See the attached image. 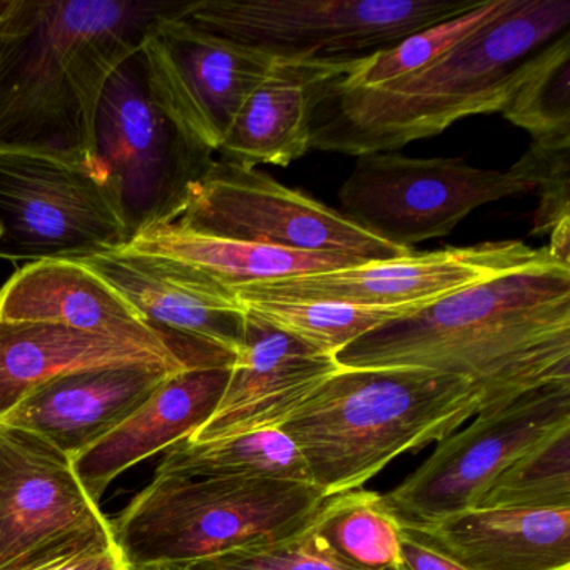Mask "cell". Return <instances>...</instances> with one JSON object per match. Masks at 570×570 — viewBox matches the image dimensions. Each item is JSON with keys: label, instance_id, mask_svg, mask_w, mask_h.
<instances>
[{"label": "cell", "instance_id": "f546056e", "mask_svg": "<svg viewBox=\"0 0 570 570\" xmlns=\"http://www.w3.org/2000/svg\"><path fill=\"white\" fill-rule=\"evenodd\" d=\"M510 169L532 183L539 195L533 236H550L570 223V136L532 139L525 155Z\"/></svg>", "mask_w": 570, "mask_h": 570}, {"label": "cell", "instance_id": "3957f363", "mask_svg": "<svg viewBox=\"0 0 570 570\" xmlns=\"http://www.w3.org/2000/svg\"><path fill=\"white\" fill-rule=\"evenodd\" d=\"M189 2L38 0L24 35L0 42V148L96 155L99 102L146 32Z\"/></svg>", "mask_w": 570, "mask_h": 570}, {"label": "cell", "instance_id": "e0dca14e", "mask_svg": "<svg viewBox=\"0 0 570 570\" xmlns=\"http://www.w3.org/2000/svg\"><path fill=\"white\" fill-rule=\"evenodd\" d=\"M342 366L335 356L246 313L245 343L212 419L189 442L275 429Z\"/></svg>", "mask_w": 570, "mask_h": 570}, {"label": "cell", "instance_id": "44dd1931", "mask_svg": "<svg viewBox=\"0 0 570 570\" xmlns=\"http://www.w3.org/2000/svg\"><path fill=\"white\" fill-rule=\"evenodd\" d=\"M362 61V59H360ZM358 61L273 62L268 76L243 102L218 148L225 161L256 168L289 166L309 151L312 121L330 82Z\"/></svg>", "mask_w": 570, "mask_h": 570}, {"label": "cell", "instance_id": "2e32d148", "mask_svg": "<svg viewBox=\"0 0 570 570\" xmlns=\"http://www.w3.org/2000/svg\"><path fill=\"white\" fill-rule=\"evenodd\" d=\"M0 320L45 323L171 350L189 370L232 366L225 350L193 348L166 338L98 273L79 259H42L16 272L0 288Z\"/></svg>", "mask_w": 570, "mask_h": 570}, {"label": "cell", "instance_id": "52a82bcc", "mask_svg": "<svg viewBox=\"0 0 570 570\" xmlns=\"http://www.w3.org/2000/svg\"><path fill=\"white\" fill-rule=\"evenodd\" d=\"M96 155L108 173L131 239L173 225L216 153L186 131L155 98L141 52L109 79L96 118Z\"/></svg>", "mask_w": 570, "mask_h": 570}, {"label": "cell", "instance_id": "4316f807", "mask_svg": "<svg viewBox=\"0 0 570 570\" xmlns=\"http://www.w3.org/2000/svg\"><path fill=\"white\" fill-rule=\"evenodd\" d=\"M513 4L515 0H482L466 14L439 22L396 42L392 48L362 59L348 75L336 79L335 85L345 89L376 88L415 75L505 14Z\"/></svg>", "mask_w": 570, "mask_h": 570}, {"label": "cell", "instance_id": "5bb4252c", "mask_svg": "<svg viewBox=\"0 0 570 570\" xmlns=\"http://www.w3.org/2000/svg\"><path fill=\"white\" fill-rule=\"evenodd\" d=\"M139 52L153 98L215 153L243 102L275 62L265 52L198 28L185 16L151 26Z\"/></svg>", "mask_w": 570, "mask_h": 570}, {"label": "cell", "instance_id": "277c9868", "mask_svg": "<svg viewBox=\"0 0 570 570\" xmlns=\"http://www.w3.org/2000/svg\"><path fill=\"white\" fill-rule=\"evenodd\" d=\"M485 409L472 380L433 370L340 368L279 429L325 495L356 490L406 452L449 436Z\"/></svg>", "mask_w": 570, "mask_h": 570}, {"label": "cell", "instance_id": "30bf717a", "mask_svg": "<svg viewBox=\"0 0 570 570\" xmlns=\"http://www.w3.org/2000/svg\"><path fill=\"white\" fill-rule=\"evenodd\" d=\"M111 547V523L72 460L42 436L0 420V570L38 569Z\"/></svg>", "mask_w": 570, "mask_h": 570}, {"label": "cell", "instance_id": "d4e9b609", "mask_svg": "<svg viewBox=\"0 0 570 570\" xmlns=\"http://www.w3.org/2000/svg\"><path fill=\"white\" fill-rule=\"evenodd\" d=\"M315 539L348 566L365 570L399 567L402 530L382 493L348 490L328 497L309 522Z\"/></svg>", "mask_w": 570, "mask_h": 570}, {"label": "cell", "instance_id": "9a60e30c", "mask_svg": "<svg viewBox=\"0 0 570 570\" xmlns=\"http://www.w3.org/2000/svg\"><path fill=\"white\" fill-rule=\"evenodd\" d=\"M121 293L151 328L179 345L238 356L246 312L232 289L163 256L122 248L79 259Z\"/></svg>", "mask_w": 570, "mask_h": 570}, {"label": "cell", "instance_id": "cb8c5ba5", "mask_svg": "<svg viewBox=\"0 0 570 570\" xmlns=\"http://www.w3.org/2000/svg\"><path fill=\"white\" fill-rule=\"evenodd\" d=\"M156 475L312 483L298 449L279 426L212 442L181 440L168 450Z\"/></svg>", "mask_w": 570, "mask_h": 570}, {"label": "cell", "instance_id": "7a4b0ae2", "mask_svg": "<svg viewBox=\"0 0 570 570\" xmlns=\"http://www.w3.org/2000/svg\"><path fill=\"white\" fill-rule=\"evenodd\" d=\"M570 31V0L512 9L429 68L376 88H325L309 148L362 156L433 138L470 116L502 112L537 56Z\"/></svg>", "mask_w": 570, "mask_h": 570}, {"label": "cell", "instance_id": "7c38bea8", "mask_svg": "<svg viewBox=\"0 0 570 570\" xmlns=\"http://www.w3.org/2000/svg\"><path fill=\"white\" fill-rule=\"evenodd\" d=\"M569 423L570 382L539 386L483 409L465 429L440 440L419 469L383 493V502L400 523L410 525L475 509L512 460Z\"/></svg>", "mask_w": 570, "mask_h": 570}, {"label": "cell", "instance_id": "ba28073f", "mask_svg": "<svg viewBox=\"0 0 570 570\" xmlns=\"http://www.w3.org/2000/svg\"><path fill=\"white\" fill-rule=\"evenodd\" d=\"M0 258L82 259L131 242L98 156L0 148Z\"/></svg>", "mask_w": 570, "mask_h": 570}, {"label": "cell", "instance_id": "4fadbf2b", "mask_svg": "<svg viewBox=\"0 0 570 570\" xmlns=\"http://www.w3.org/2000/svg\"><path fill=\"white\" fill-rule=\"evenodd\" d=\"M557 263L559 259L550 255L547 246L532 248L513 239L487 242L462 248L412 252L399 258L360 263L333 272L249 283L235 286L232 292L238 302L313 299L396 308L433 303L479 283Z\"/></svg>", "mask_w": 570, "mask_h": 570}, {"label": "cell", "instance_id": "ac0fdd59", "mask_svg": "<svg viewBox=\"0 0 570 570\" xmlns=\"http://www.w3.org/2000/svg\"><path fill=\"white\" fill-rule=\"evenodd\" d=\"M232 366L185 370L169 375L121 425L72 459L92 502L109 483L155 453L191 439L218 409Z\"/></svg>", "mask_w": 570, "mask_h": 570}, {"label": "cell", "instance_id": "83f0119b", "mask_svg": "<svg viewBox=\"0 0 570 570\" xmlns=\"http://www.w3.org/2000/svg\"><path fill=\"white\" fill-rule=\"evenodd\" d=\"M570 507V423L523 450L487 487L475 509Z\"/></svg>", "mask_w": 570, "mask_h": 570}, {"label": "cell", "instance_id": "603a6c76", "mask_svg": "<svg viewBox=\"0 0 570 570\" xmlns=\"http://www.w3.org/2000/svg\"><path fill=\"white\" fill-rule=\"evenodd\" d=\"M125 248L175 259L205 273L229 289L249 283L333 272L365 263L328 253L295 252L255 243L213 238L186 232L175 223L135 236Z\"/></svg>", "mask_w": 570, "mask_h": 570}, {"label": "cell", "instance_id": "5b68a950", "mask_svg": "<svg viewBox=\"0 0 570 570\" xmlns=\"http://www.w3.org/2000/svg\"><path fill=\"white\" fill-rule=\"evenodd\" d=\"M326 500L312 483L156 475L109 523L126 566H188L298 532Z\"/></svg>", "mask_w": 570, "mask_h": 570}, {"label": "cell", "instance_id": "e575fe53", "mask_svg": "<svg viewBox=\"0 0 570 570\" xmlns=\"http://www.w3.org/2000/svg\"><path fill=\"white\" fill-rule=\"evenodd\" d=\"M126 570H186L185 566H142L126 567Z\"/></svg>", "mask_w": 570, "mask_h": 570}, {"label": "cell", "instance_id": "8fae6325", "mask_svg": "<svg viewBox=\"0 0 570 570\" xmlns=\"http://www.w3.org/2000/svg\"><path fill=\"white\" fill-rule=\"evenodd\" d=\"M186 232L295 252L383 262L413 249L389 245L338 209L266 173L216 159L175 223Z\"/></svg>", "mask_w": 570, "mask_h": 570}, {"label": "cell", "instance_id": "d6986e66", "mask_svg": "<svg viewBox=\"0 0 570 570\" xmlns=\"http://www.w3.org/2000/svg\"><path fill=\"white\" fill-rule=\"evenodd\" d=\"M173 373L155 365L72 373L36 390L0 420L42 436L72 460L121 425Z\"/></svg>", "mask_w": 570, "mask_h": 570}, {"label": "cell", "instance_id": "f1b7e54d", "mask_svg": "<svg viewBox=\"0 0 570 570\" xmlns=\"http://www.w3.org/2000/svg\"><path fill=\"white\" fill-rule=\"evenodd\" d=\"M502 115L532 139L570 136V31L537 56Z\"/></svg>", "mask_w": 570, "mask_h": 570}, {"label": "cell", "instance_id": "7402d4cb", "mask_svg": "<svg viewBox=\"0 0 570 570\" xmlns=\"http://www.w3.org/2000/svg\"><path fill=\"white\" fill-rule=\"evenodd\" d=\"M129 365L189 370L166 346L66 326L0 320V419L32 392L62 376Z\"/></svg>", "mask_w": 570, "mask_h": 570}, {"label": "cell", "instance_id": "8992f818", "mask_svg": "<svg viewBox=\"0 0 570 570\" xmlns=\"http://www.w3.org/2000/svg\"><path fill=\"white\" fill-rule=\"evenodd\" d=\"M482 0H191L198 28L276 61L350 62L370 58Z\"/></svg>", "mask_w": 570, "mask_h": 570}, {"label": "cell", "instance_id": "6da1fadb", "mask_svg": "<svg viewBox=\"0 0 570 570\" xmlns=\"http://www.w3.org/2000/svg\"><path fill=\"white\" fill-rule=\"evenodd\" d=\"M335 360L343 368L465 376L483 390L485 409L570 382V266H535L459 289L360 336Z\"/></svg>", "mask_w": 570, "mask_h": 570}, {"label": "cell", "instance_id": "d6a6232c", "mask_svg": "<svg viewBox=\"0 0 570 570\" xmlns=\"http://www.w3.org/2000/svg\"><path fill=\"white\" fill-rule=\"evenodd\" d=\"M126 567L128 566H126L121 552L115 546L111 549L92 550V552L66 557V559L56 560V562L32 570H126Z\"/></svg>", "mask_w": 570, "mask_h": 570}, {"label": "cell", "instance_id": "836d02e7", "mask_svg": "<svg viewBox=\"0 0 570 570\" xmlns=\"http://www.w3.org/2000/svg\"><path fill=\"white\" fill-rule=\"evenodd\" d=\"M38 0H0V42L11 41L28 31Z\"/></svg>", "mask_w": 570, "mask_h": 570}, {"label": "cell", "instance_id": "484cf974", "mask_svg": "<svg viewBox=\"0 0 570 570\" xmlns=\"http://www.w3.org/2000/svg\"><path fill=\"white\" fill-rule=\"evenodd\" d=\"M239 303L255 318L332 356L338 355L360 336L432 305L419 303L396 308H373L313 299H246Z\"/></svg>", "mask_w": 570, "mask_h": 570}, {"label": "cell", "instance_id": "d590c367", "mask_svg": "<svg viewBox=\"0 0 570 570\" xmlns=\"http://www.w3.org/2000/svg\"><path fill=\"white\" fill-rule=\"evenodd\" d=\"M0 238H2V228H0Z\"/></svg>", "mask_w": 570, "mask_h": 570}, {"label": "cell", "instance_id": "1f68e13d", "mask_svg": "<svg viewBox=\"0 0 570 570\" xmlns=\"http://www.w3.org/2000/svg\"><path fill=\"white\" fill-rule=\"evenodd\" d=\"M402 530V527H400ZM396 570H465L453 560L446 559L432 547L416 540L402 530L400 562Z\"/></svg>", "mask_w": 570, "mask_h": 570}, {"label": "cell", "instance_id": "ffe728a7", "mask_svg": "<svg viewBox=\"0 0 570 570\" xmlns=\"http://www.w3.org/2000/svg\"><path fill=\"white\" fill-rule=\"evenodd\" d=\"M400 527L465 570H570V507L470 509Z\"/></svg>", "mask_w": 570, "mask_h": 570}, {"label": "cell", "instance_id": "4dcf8cb0", "mask_svg": "<svg viewBox=\"0 0 570 570\" xmlns=\"http://www.w3.org/2000/svg\"><path fill=\"white\" fill-rule=\"evenodd\" d=\"M185 567L186 570H365L336 559L315 539L309 523L282 539L238 547Z\"/></svg>", "mask_w": 570, "mask_h": 570}, {"label": "cell", "instance_id": "9c48e42d", "mask_svg": "<svg viewBox=\"0 0 570 570\" xmlns=\"http://www.w3.org/2000/svg\"><path fill=\"white\" fill-rule=\"evenodd\" d=\"M532 191V183L512 169L386 151L356 156L338 199L346 218L389 245L412 249L416 243L450 235L480 206Z\"/></svg>", "mask_w": 570, "mask_h": 570}]
</instances>
